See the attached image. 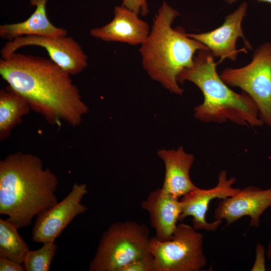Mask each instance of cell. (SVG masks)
<instances>
[{
    "instance_id": "6da1fadb",
    "label": "cell",
    "mask_w": 271,
    "mask_h": 271,
    "mask_svg": "<svg viewBox=\"0 0 271 271\" xmlns=\"http://www.w3.org/2000/svg\"><path fill=\"white\" fill-rule=\"evenodd\" d=\"M0 75L50 124L76 127L88 111L70 75L51 59L16 52L0 60Z\"/></svg>"
},
{
    "instance_id": "7a4b0ae2",
    "label": "cell",
    "mask_w": 271,
    "mask_h": 271,
    "mask_svg": "<svg viewBox=\"0 0 271 271\" xmlns=\"http://www.w3.org/2000/svg\"><path fill=\"white\" fill-rule=\"evenodd\" d=\"M56 175L35 155L17 152L0 161V214L18 229L58 202Z\"/></svg>"
},
{
    "instance_id": "3957f363",
    "label": "cell",
    "mask_w": 271,
    "mask_h": 271,
    "mask_svg": "<svg viewBox=\"0 0 271 271\" xmlns=\"http://www.w3.org/2000/svg\"><path fill=\"white\" fill-rule=\"evenodd\" d=\"M179 13L165 1L154 19L151 31L141 45L142 65L150 77L170 92L182 95L177 77L193 63L195 54L209 50L202 43L187 36L181 27L172 24Z\"/></svg>"
},
{
    "instance_id": "277c9868",
    "label": "cell",
    "mask_w": 271,
    "mask_h": 271,
    "mask_svg": "<svg viewBox=\"0 0 271 271\" xmlns=\"http://www.w3.org/2000/svg\"><path fill=\"white\" fill-rule=\"evenodd\" d=\"M216 65L209 50H200L192 65L177 77L178 83L191 81L203 93V102L194 108L195 117L203 122L230 121L242 126L262 125L254 101L243 91L240 94L232 90L218 75Z\"/></svg>"
},
{
    "instance_id": "5b68a950",
    "label": "cell",
    "mask_w": 271,
    "mask_h": 271,
    "mask_svg": "<svg viewBox=\"0 0 271 271\" xmlns=\"http://www.w3.org/2000/svg\"><path fill=\"white\" fill-rule=\"evenodd\" d=\"M150 232L144 224L133 221L111 224L102 233L89 271H121L128 263L152 257Z\"/></svg>"
},
{
    "instance_id": "8992f818",
    "label": "cell",
    "mask_w": 271,
    "mask_h": 271,
    "mask_svg": "<svg viewBox=\"0 0 271 271\" xmlns=\"http://www.w3.org/2000/svg\"><path fill=\"white\" fill-rule=\"evenodd\" d=\"M203 235L193 226L177 225L172 237L160 241L151 237L149 250L155 271H199L205 266Z\"/></svg>"
},
{
    "instance_id": "52a82bcc",
    "label": "cell",
    "mask_w": 271,
    "mask_h": 271,
    "mask_svg": "<svg viewBox=\"0 0 271 271\" xmlns=\"http://www.w3.org/2000/svg\"><path fill=\"white\" fill-rule=\"evenodd\" d=\"M220 76L227 85L241 88L252 98L260 119L271 128V43L258 47L247 65L226 68Z\"/></svg>"
},
{
    "instance_id": "ba28073f",
    "label": "cell",
    "mask_w": 271,
    "mask_h": 271,
    "mask_svg": "<svg viewBox=\"0 0 271 271\" xmlns=\"http://www.w3.org/2000/svg\"><path fill=\"white\" fill-rule=\"evenodd\" d=\"M34 46L44 48L50 59L70 75L81 73L88 66V57L80 45L67 36H24L8 41L1 51L5 59L21 48Z\"/></svg>"
},
{
    "instance_id": "9c48e42d",
    "label": "cell",
    "mask_w": 271,
    "mask_h": 271,
    "mask_svg": "<svg viewBox=\"0 0 271 271\" xmlns=\"http://www.w3.org/2000/svg\"><path fill=\"white\" fill-rule=\"evenodd\" d=\"M88 192L85 184L75 183L63 200L38 215L32 230L33 241L42 243L55 241L77 215L87 211L81 200Z\"/></svg>"
},
{
    "instance_id": "30bf717a",
    "label": "cell",
    "mask_w": 271,
    "mask_h": 271,
    "mask_svg": "<svg viewBox=\"0 0 271 271\" xmlns=\"http://www.w3.org/2000/svg\"><path fill=\"white\" fill-rule=\"evenodd\" d=\"M236 181L234 177L227 179L226 171L223 170L219 173L218 183L214 187L209 189L197 187L182 196L180 200L182 212L179 220L182 221L187 217L191 216L193 227L196 230H216L222 220L216 219L213 222L207 221L206 214L209 204L214 199H224L238 193L240 189L232 187Z\"/></svg>"
},
{
    "instance_id": "8fae6325",
    "label": "cell",
    "mask_w": 271,
    "mask_h": 271,
    "mask_svg": "<svg viewBox=\"0 0 271 271\" xmlns=\"http://www.w3.org/2000/svg\"><path fill=\"white\" fill-rule=\"evenodd\" d=\"M247 3H242L233 12L225 17L224 23L218 28L204 33L187 34V36L206 46L214 57H219L220 61L225 59L235 61L238 52H245V49L237 50V39L241 37L245 46L252 47L243 35L241 23L246 15Z\"/></svg>"
},
{
    "instance_id": "7c38bea8",
    "label": "cell",
    "mask_w": 271,
    "mask_h": 271,
    "mask_svg": "<svg viewBox=\"0 0 271 271\" xmlns=\"http://www.w3.org/2000/svg\"><path fill=\"white\" fill-rule=\"evenodd\" d=\"M271 207V188L263 190L250 186L233 196L220 201L214 211L217 220L224 219L227 225L244 216L250 218V226L258 227L260 217Z\"/></svg>"
},
{
    "instance_id": "4fadbf2b",
    "label": "cell",
    "mask_w": 271,
    "mask_h": 271,
    "mask_svg": "<svg viewBox=\"0 0 271 271\" xmlns=\"http://www.w3.org/2000/svg\"><path fill=\"white\" fill-rule=\"evenodd\" d=\"M132 11L121 6L114 9V17L106 25L90 30V35L105 42L142 45L150 33L149 24Z\"/></svg>"
},
{
    "instance_id": "5bb4252c",
    "label": "cell",
    "mask_w": 271,
    "mask_h": 271,
    "mask_svg": "<svg viewBox=\"0 0 271 271\" xmlns=\"http://www.w3.org/2000/svg\"><path fill=\"white\" fill-rule=\"evenodd\" d=\"M142 208L148 212L151 225L159 240L170 239L177 227L181 215L179 198L158 188L152 191L141 203Z\"/></svg>"
},
{
    "instance_id": "9a60e30c",
    "label": "cell",
    "mask_w": 271,
    "mask_h": 271,
    "mask_svg": "<svg viewBox=\"0 0 271 271\" xmlns=\"http://www.w3.org/2000/svg\"><path fill=\"white\" fill-rule=\"evenodd\" d=\"M158 155L164 163L165 175L162 189L180 198L196 188L190 178L195 157L180 147L177 150H160Z\"/></svg>"
},
{
    "instance_id": "2e32d148",
    "label": "cell",
    "mask_w": 271,
    "mask_h": 271,
    "mask_svg": "<svg viewBox=\"0 0 271 271\" xmlns=\"http://www.w3.org/2000/svg\"><path fill=\"white\" fill-rule=\"evenodd\" d=\"M48 0H30V4L36 7L35 11L25 21L0 26V37L9 41L18 37L37 35L44 36H67L66 30L52 24L47 16L46 4Z\"/></svg>"
},
{
    "instance_id": "e0dca14e",
    "label": "cell",
    "mask_w": 271,
    "mask_h": 271,
    "mask_svg": "<svg viewBox=\"0 0 271 271\" xmlns=\"http://www.w3.org/2000/svg\"><path fill=\"white\" fill-rule=\"evenodd\" d=\"M31 110L28 102L8 85L0 90V140L9 138Z\"/></svg>"
},
{
    "instance_id": "ac0fdd59",
    "label": "cell",
    "mask_w": 271,
    "mask_h": 271,
    "mask_svg": "<svg viewBox=\"0 0 271 271\" xmlns=\"http://www.w3.org/2000/svg\"><path fill=\"white\" fill-rule=\"evenodd\" d=\"M18 229L7 219H0V257L23 264L30 249L28 244L19 234Z\"/></svg>"
},
{
    "instance_id": "d6986e66",
    "label": "cell",
    "mask_w": 271,
    "mask_h": 271,
    "mask_svg": "<svg viewBox=\"0 0 271 271\" xmlns=\"http://www.w3.org/2000/svg\"><path fill=\"white\" fill-rule=\"evenodd\" d=\"M54 242H45L40 248L30 250L23 263L25 270L49 271L51 262L58 248V245Z\"/></svg>"
},
{
    "instance_id": "ffe728a7",
    "label": "cell",
    "mask_w": 271,
    "mask_h": 271,
    "mask_svg": "<svg viewBox=\"0 0 271 271\" xmlns=\"http://www.w3.org/2000/svg\"><path fill=\"white\" fill-rule=\"evenodd\" d=\"M121 271H155L153 256L132 261L124 266Z\"/></svg>"
},
{
    "instance_id": "44dd1931",
    "label": "cell",
    "mask_w": 271,
    "mask_h": 271,
    "mask_svg": "<svg viewBox=\"0 0 271 271\" xmlns=\"http://www.w3.org/2000/svg\"><path fill=\"white\" fill-rule=\"evenodd\" d=\"M121 6L138 15L146 16L149 13L147 0H123Z\"/></svg>"
},
{
    "instance_id": "7402d4cb",
    "label": "cell",
    "mask_w": 271,
    "mask_h": 271,
    "mask_svg": "<svg viewBox=\"0 0 271 271\" xmlns=\"http://www.w3.org/2000/svg\"><path fill=\"white\" fill-rule=\"evenodd\" d=\"M265 248L263 245L258 243L255 248V259L252 271L265 270Z\"/></svg>"
},
{
    "instance_id": "603a6c76",
    "label": "cell",
    "mask_w": 271,
    "mask_h": 271,
    "mask_svg": "<svg viewBox=\"0 0 271 271\" xmlns=\"http://www.w3.org/2000/svg\"><path fill=\"white\" fill-rule=\"evenodd\" d=\"M1 271H24L23 264L10 259L0 257Z\"/></svg>"
},
{
    "instance_id": "cb8c5ba5",
    "label": "cell",
    "mask_w": 271,
    "mask_h": 271,
    "mask_svg": "<svg viewBox=\"0 0 271 271\" xmlns=\"http://www.w3.org/2000/svg\"><path fill=\"white\" fill-rule=\"evenodd\" d=\"M238 0H225V1L228 4H232ZM258 2H262L271 4V0H257Z\"/></svg>"
},
{
    "instance_id": "d4e9b609",
    "label": "cell",
    "mask_w": 271,
    "mask_h": 271,
    "mask_svg": "<svg viewBox=\"0 0 271 271\" xmlns=\"http://www.w3.org/2000/svg\"><path fill=\"white\" fill-rule=\"evenodd\" d=\"M266 255L267 258H271V242L268 245V249L266 252Z\"/></svg>"
}]
</instances>
